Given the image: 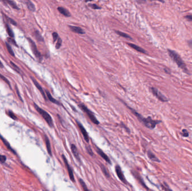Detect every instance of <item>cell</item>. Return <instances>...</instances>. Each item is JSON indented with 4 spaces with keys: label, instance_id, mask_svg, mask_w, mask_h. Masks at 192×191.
I'll list each match as a JSON object with an SVG mask.
<instances>
[{
    "label": "cell",
    "instance_id": "obj_1",
    "mask_svg": "<svg viewBox=\"0 0 192 191\" xmlns=\"http://www.w3.org/2000/svg\"><path fill=\"white\" fill-rule=\"evenodd\" d=\"M131 110L133 113L135 114V116L138 118L139 121L143 124L146 127L148 128L149 129H154L155 127L157 125H158V123L161 122V121H156V120H153L152 119L151 117L148 118H144L142 115H140V114H139L138 112H137L136 111L133 110V109L130 108Z\"/></svg>",
    "mask_w": 192,
    "mask_h": 191
},
{
    "label": "cell",
    "instance_id": "obj_2",
    "mask_svg": "<svg viewBox=\"0 0 192 191\" xmlns=\"http://www.w3.org/2000/svg\"><path fill=\"white\" fill-rule=\"evenodd\" d=\"M167 51L168 53H169L170 57L176 63V65H178L179 68L182 69L184 72L188 74V70L187 67H186V65L185 64V63H184V62L183 61L182 58H181L180 55H179L178 53L174 51V50H168Z\"/></svg>",
    "mask_w": 192,
    "mask_h": 191
},
{
    "label": "cell",
    "instance_id": "obj_3",
    "mask_svg": "<svg viewBox=\"0 0 192 191\" xmlns=\"http://www.w3.org/2000/svg\"><path fill=\"white\" fill-rule=\"evenodd\" d=\"M34 108H36L37 111V112L42 116V117L45 119L46 122L48 123L49 126L51 127H54L53 120L52 119V117H51L50 114H49L46 111H45V110L42 109L41 108H40V107L38 106V105H37L36 103H34Z\"/></svg>",
    "mask_w": 192,
    "mask_h": 191
},
{
    "label": "cell",
    "instance_id": "obj_4",
    "mask_svg": "<svg viewBox=\"0 0 192 191\" xmlns=\"http://www.w3.org/2000/svg\"><path fill=\"white\" fill-rule=\"evenodd\" d=\"M79 107H80V108L82 110H83L84 112L87 114L88 117H89L91 121H92L94 124L97 125H99V121L97 119V118L94 116V114H93L92 112H91L84 104H79Z\"/></svg>",
    "mask_w": 192,
    "mask_h": 191
},
{
    "label": "cell",
    "instance_id": "obj_5",
    "mask_svg": "<svg viewBox=\"0 0 192 191\" xmlns=\"http://www.w3.org/2000/svg\"><path fill=\"white\" fill-rule=\"evenodd\" d=\"M27 39L28 40L29 44H30V45L31 49H32V52L34 53V56H35L37 58L39 59L40 61H41L42 60V56L41 53L38 51V49H37V48L36 43H34V42L33 41L32 39H30V38H27Z\"/></svg>",
    "mask_w": 192,
    "mask_h": 191
},
{
    "label": "cell",
    "instance_id": "obj_6",
    "mask_svg": "<svg viewBox=\"0 0 192 191\" xmlns=\"http://www.w3.org/2000/svg\"><path fill=\"white\" fill-rule=\"evenodd\" d=\"M151 90L153 95H154L155 96H156V98H158L160 101H162V102H167L168 101L167 98H166L165 96H164L160 91H159L156 88H151Z\"/></svg>",
    "mask_w": 192,
    "mask_h": 191
},
{
    "label": "cell",
    "instance_id": "obj_7",
    "mask_svg": "<svg viewBox=\"0 0 192 191\" xmlns=\"http://www.w3.org/2000/svg\"><path fill=\"white\" fill-rule=\"evenodd\" d=\"M62 158H63V159L64 160V163H65V166H66V167L67 170V171H68L69 175V177H70V180L73 182H75L74 176V174H73L72 168H71L70 165L69 164L68 161H67L66 158V157L64 155H62Z\"/></svg>",
    "mask_w": 192,
    "mask_h": 191
},
{
    "label": "cell",
    "instance_id": "obj_8",
    "mask_svg": "<svg viewBox=\"0 0 192 191\" xmlns=\"http://www.w3.org/2000/svg\"><path fill=\"white\" fill-rule=\"evenodd\" d=\"M76 123H77V125H78V126L79 128V130L80 131H81L82 134H83V137H84V139L85 140V141L87 142H89V136H88V133L87 132V131L85 129L83 125H82L81 123H80L79 122H78V121H76Z\"/></svg>",
    "mask_w": 192,
    "mask_h": 191
},
{
    "label": "cell",
    "instance_id": "obj_9",
    "mask_svg": "<svg viewBox=\"0 0 192 191\" xmlns=\"http://www.w3.org/2000/svg\"><path fill=\"white\" fill-rule=\"evenodd\" d=\"M115 171H116L117 175H118L120 181L124 183L127 184V181H126L125 176H124L123 173L122 172L121 167H120L119 165H117L116 166H115Z\"/></svg>",
    "mask_w": 192,
    "mask_h": 191
},
{
    "label": "cell",
    "instance_id": "obj_10",
    "mask_svg": "<svg viewBox=\"0 0 192 191\" xmlns=\"http://www.w3.org/2000/svg\"><path fill=\"white\" fill-rule=\"evenodd\" d=\"M31 79H32L33 82V83H34V85H35V86L37 87V88L38 89V90L40 92H41L42 95V96H43L44 99H45L46 100H47L48 99H47V95H46V92H45V91L43 90V89H42V86L39 85V83H38V82L36 80L34 79V78H33V77H31Z\"/></svg>",
    "mask_w": 192,
    "mask_h": 191
},
{
    "label": "cell",
    "instance_id": "obj_11",
    "mask_svg": "<svg viewBox=\"0 0 192 191\" xmlns=\"http://www.w3.org/2000/svg\"><path fill=\"white\" fill-rule=\"evenodd\" d=\"M96 149L97 152V153L100 155V156H101V157L103 158V159L105 160L106 161L107 163H109V164L111 163L110 158L108 157V156L106 154L105 152H104L103 151L101 150V149H100L99 147H98L97 146L96 147Z\"/></svg>",
    "mask_w": 192,
    "mask_h": 191
},
{
    "label": "cell",
    "instance_id": "obj_12",
    "mask_svg": "<svg viewBox=\"0 0 192 191\" xmlns=\"http://www.w3.org/2000/svg\"><path fill=\"white\" fill-rule=\"evenodd\" d=\"M1 1L4 3L5 5H9L12 8L16 9V10H19V7L13 0H1Z\"/></svg>",
    "mask_w": 192,
    "mask_h": 191
},
{
    "label": "cell",
    "instance_id": "obj_13",
    "mask_svg": "<svg viewBox=\"0 0 192 191\" xmlns=\"http://www.w3.org/2000/svg\"><path fill=\"white\" fill-rule=\"evenodd\" d=\"M71 151H72V152L73 155H74V157L76 158V159L78 161H79L80 163V159L79 157V154L78 149L76 148V147L75 146V145L74 144H71Z\"/></svg>",
    "mask_w": 192,
    "mask_h": 191
},
{
    "label": "cell",
    "instance_id": "obj_14",
    "mask_svg": "<svg viewBox=\"0 0 192 191\" xmlns=\"http://www.w3.org/2000/svg\"><path fill=\"white\" fill-rule=\"evenodd\" d=\"M69 27L70 28V29L72 32L75 33H78L79 34H85L84 31L83 29H82L81 28H80V27L75 26H71V25L69 26Z\"/></svg>",
    "mask_w": 192,
    "mask_h": 191
},
{
    "label": "cell",
    "instance_id": "obj_15",
    "mask_svg": "<svg viewBox=\"0 0 192 191\" xmlns=\"http://www.w3.org/2000/svg\"><path fill=\"white\" fill-rule=\"evenodd\" d=\"M24 3L26 5L27 8L31 11L34 12L36 11V7L34 6V5L31 2L30 0H23Z\"/></svg>",
    "mask_w": 192,
    "mask_h": 191
},
{
    "label": "cell",
    "instance_id": "obj_16",
    "mask_svg": "<svg viewBox=\"0 0 192 191\" xmlns=\"http://www.w3.org/2000/svg\"><path fill=\"white\" fill-rule=\"evenodd\" d=\"M128 44L129 45L130 47H131L132 48L134 49L135 50H136L137 51L140 52V53H144V54L147 53V52L146 51V50H144V49H143L142 48H141V47L138 46V45L134 44H132V43H128Z\"/></svg>",
    "mask_w": 192,
    "mask_h": 191
},
{
    "label": "cell",
    "instance_id": "obj_17",
    "mask_svg": "<svg viewBox=\"0 0 192 191\" xmlns=\"http://www.w3.org/2000/svg\"><path fill=\"white\" fill-rule=\"evenodd\" d=\"M57 10L61 14H63L64 16H66V17H70L71 16L70 12L67 10L66 8H63V7H58L57 8Z\"/></svg>",
    "mask_w": 192,
    "mask_h": 191
},
{
    "label": "cell",
    "instance_id": "obj_18",
    "mask_svg": "<svg viewBox=\"0 0 192 191\" xmlns=\"http://www.w3.org/2000/svg\"><path fill=\"white\" fill-rule=\"evenodd\" d=\"M45 143H46V145L47 152H48V154L50 155L51 156H52V151H51V143L50 140H49L48 138L47 137V136L46 135H45Z\"/></svg>",
    "mask_w": 192,
    "mask_h": 191
},
{
    "label": "cell",
    "instance_id": "obj_19",
    "mask_svg": "<svg viewBox=\"0 0 192 191\" xmlns=\"http://www.w3.org/2000/svg\"><path fill=\"white\" fill-rule=\"evenodd\" d=\"M46 95H47V99H48L50 101H51V102L54 103V104H57V105H60V103L59 102V101H57V100H56L55 99H54V98L52 97V96L51 95V94L50 93V92H49L48 91L46 90Z\"/></svg>",
    "mask_w": 192,
    "mask_h": 191
},
{
    "label": "cell",
    "instance_id": "obj_20",
    "mask_svg": "<svg viewBox=\"0 0 192 191\" xmlns=\"http://www.w3.org/2000/svg\"><path fill=\"white\" fill-rule=\"evenodd\" d=\"M0 139H1V140L2 141H3V143H4V145H5V146H6V147L7 149H9V150H10L11 151L12 153H14V154H16V152L15 151L13 150V149H12V148H11V146H10V143H9L8 142H7L6 140H5L4 138H3L1 134H0Z\"/></svg>",
    "mask_w": 192,
    "mask_h": 191
},
{
    "label": "cell",
    "instance_id": "obj_21",
    "mask_svg": "<svg viewBox=\"0 0 192 191\" xmlns=\"http://www.w3.org/2000/svg\"><path fill=\"white\" fill-rule=\"evenodd\" d=\"M147 155L148 158H149L151 160L156 161V162H160V160L157 158L156 156L154 154H153L151 151H148L147 152Z\"/></svg>",
    "mask_w": 192,
    "mask_h": 191
},
{
    "label": "cell",
    "instance_id": "obj_22",
    "mask_svg": "<svg viewBox=\"0 0 192 191\" xmlns=\"http://www.w3.org/2000/svg\"><path fill=\"white\" fill-rule=\"evenodd\" d=\"M5 27H6V32L7 33V34H8V35L10 36L11 38H14V34L13 31H12L11 29V28L9 25V24H7V23H5Z\"/></svg>",
    "mask_w": 192,
    "mask_h": 191
},
{
    "label": "cell",
    "instance_id": "obj_23",
    "mask_svg": "<svg viewBox=\"0 0 192 191\" xmlns=\"http://www.w3.org/2000/svg\"><path fill=\"white\" fill-rule=\"evenodd\" d=\"M34 36L36 38V39L39 42H43L44 39L43 37H42L41 34L39 33V32L38 30H35L34 32Z\"/></svg>",
    "mask_w": 192,
    "mask_h": 191
},
{
    "label": "cell",
    "instance_id": "obj_24",
    "mask_svg": "<svg viewBox=\"0 0 192 191\" xmlns=\"http://www.w3.org/2000/svg\"><path fill=\"white\" fill-rule=\"evenodd\" d=\"M116 34H118L119 35L121 36V37H122L127 38V39H131V40L133 39L132 38L130 37V36L129 35L125 33L121 32H120V31H116Z\"/></svg>",
    "mask_w": 192,
    "mask_h": 191
},
{
    "label": "cell",
    "instance_id": "obj_25",
    "mask_svg": "<svg viewBox=\"0 0 192 191\" xmlns=\"http://www.w3.org/2000/svg\"><path fill=\"white\" fill-rule=\"evenodd\" d=\"M5 44H6V46L7 50H8V52H9V53H10L12 56H13V57H15L14 52L13 51V50H12L11 47L10 46V45L7 42L5 43Z\"/></svg>",
    "mask_w": 192,
    "mask_h": 191
},
{
    "label": "cell",
    "instance_id": "obj_26",
    "mask_svg": "<svg viewBox=\"0 0 192 191\" xmlns=\"http://www.w3.org/2000/svg\"><path fill=\"white\" fill-rule=\"evenodd\" d=\"M79 181L80 184H81L82 187V188H83V190H84V191H89L88 188H87V185L85 184V182H84V181L83 179H80H80H79Z\"/></svg>",
    "mask_w": 192,
    "mask_h": 191
},
{
    "label": "cell",
    "instance_id": "obj_27",
    "mask_svg": "<svg viewBox=\"0 0 192 191\" xmlns=\"http://www.w3.org/2000/svg\"><path fill=\"white\" fill-rule=\"evenodd\" d=\"M101 168L102 171V172H103V174H105V175L106 176L107 178H109L110 177V175H109V173H108V172H107L106 168H105V166H104V165L101 164Z\"/></svg>",
    "mask_w": 192,
    "mask_h": 191
},
{
    "label": "cell",
    "instance_id": "obj_28",
    "mask_svg": "<svg viewBox=\"0 0 192 191\" xmlns=\"http://www.w3.org/2000/svg\"><path fill=\"white\" fill-rule=\"evenodd\" d=\"M10 63H11V66H12V67H13L14 70L16 72H17L18 73H19V74H21L20 69V68H19V67H18L14 63H13V62H11V61L10 62Z\"/></svg>",
    "mask_w": 192,
    "mask_h": 191
},
{
    "label": "cell",
    "instance_id": "obj_29",
    "mask_svg": "<svg viewBox=\"0 0 192 191\" xmlns=\"http://www.w3.org/2000/svg\"><path fill=\"white\" fill-rule=\"evenodd\" d=\"M57 43H56V48L58 50V49H59L60 47L61 46V44H62V39L61 38L58 37V38L57 40Z\"/></svg>",
    "mask_w": 192,
    "mask_h": 191
},
{
    "label": "cell",
    "instance_id": "obj_30",
    "mask_svg": "<svg viewBox=\"0 0 192 191\" xmlns=\"http://www.w3.org/2000/svg\"><path fill=\"white\" fill-rule=\"evenodd\" d=\"M5 15V17H6V19L7 20V21H8L10 23V24H11L15 25V26H16V25H17V24H16V23L15 22V21H14L13 19H11L10 17H8V16H7L6 15Z\"/></svg>",
    "mask_w": 192,
    "mask_h": 191
},
{
    "label": "cell",
    "instance_id": "obj_31",
    "mask_svg": "<svg viewBox=\"0 0 192 191\" xmlns=\"http://www.w3.org/2000/svg\"><path fill=\"white\" fill-rule=\"evenodd\" d=\"M0 78H1V79H2V80H3V81H4L5 83H6L7 85H9V86H10V87L11 88V85H10V81H9L8 80H7L6 77H5V76H3V75H2L0 74Z\"/></svg>",
    "mask_w": 192,
    "mask_h": 191
},
{
    "label": "cell",
    "instance_id": "obj_32",
    "mask_svg": "<svg viewBox=\"0 0 192 191\" xmlns=\"http://www.w3.org/2000/svg\"><path fill=\"white\" fill-rule=\"evenodd\" d=\"M7 41H8V42H9V43H11L12 44L14 45L15 46L18 47V45L17 44H16L15 41V40L12 38L10 37V38H8V39H7Z\"/></svg>",
    "mask_w": 192,
    "mask_h": 191
},
{
    "label": "cell",
    "instance_id": "obj_33",
    "mask_svg": "<svg viewBox=\"0 0 192 191\" xmlns=\"http://www.w3.org/2000/svg\"><path fill=\"white\" fill-rule=\"evenodd\" d=\"M8 115H9V117H10V118H11L12 119H13L14 120L17 119V117H16V116L15 115V114L12 112H11V111H9L8 112Z\"/></svg>",
    "mask_w": 192,
    "mask_h": 191
},
{
    "label": "cell",
    "instance_id": "obj_34",
    "mask_svg": "<svg viewBox=\"0 0 192 191\" xmlns=\"http://www.w3.org/2000/svg\"><path fill=\"white\" fill-rule=\"evenodd\" d=\"M52 37L53 39H54V42H55L56 41H57V39L58 38V35L56 32H54L52 33Z\"/></svg>",
    "mask_w": 192,
    "mask_h": 191
},
{
    "label": "cell",
    "instance_id": "obj_35",
    "mask_svg": "<svg viewBox=\"0 0 192 191\" xmlns=\"http://www.w3.org/2000/svg\"><path fill=\"white\" fill-rule=\"evenodd\" d=\"M6 160V157L5 155H0V162L2 163H5Z\"/></svg>",
    "mask_w": 192,
    "mask_h": 191
},
{
    "label": "cell",
    "instance_id": "obj_36",
    "mask_svg": "<svg viewBox=\"0 0 192 191\" xmlns=\"http://www.w3.org/2000/svg\"><path fill=\"white\" fill-rule=\"evenodd\" d=\"M182 134L183 136H184V137H188L189 136V133H188V131L186 130H185V129H184V130H183L182 131Z\"/></svg>",
    "mask_w": 192,
    "mask_h": 191
},
{
    "label": "cell",
    "instance_id": "obj_37",
    "mask_svg": "<svg viewBox=\"0 0 192 191\" xmlns=\"http://www.w3.org/2000/svg\"><path fill=\"white\" fill-rule=\"evenodd\" d=\"M89 6L91 7L92 8L94 9V10H97V9H101V8L99 7L98 5H97L96 4H92V5H89Z\"/></svg>",
    "mask_w": 192,
    "mask_h": 191
},
{
    "label": "cell",
    "instance_id": "obj_38",
    "mask_svg": "<svg viewBox=\"0 0 192 191\" xmlns=\"http://www.w3.org/2000/svg\"><path fill=\"white\" fill-rule=\"evenodd\" d=\"M87 152H88V154L90 155L91 156H93V152L92 149H91V148L90 147H89V146L87 147Z\"/></svg>",
    "mask_w": 192,
    "mask_h": 191
},
{
    "label": "cell",
    "instance_id": "obj_39",
    "mask_svg": "<svg viewBox=\"0 0 192 191\" xmlns=\"http://www.w3.org/2000/svg\"><path fill=\"white\" fill-rule=\"evenodd\" d=\"M185 18L188 21H192V15H186V16H185Z\"/></svg>",
    "mask_w": 192,
    "mask_h": 191
},
{
    "label": "cell",
    "instance_id": "obj_40",
    "mask_svg": "<svg viewBox=\"0 0 192 191\" xmlns=\"http://www.w3.org/2000/svg\"><path fill=\"white\" fill-rule=\"evenodd\" d=\"M135 1L139 3H144L146 2L147 0H135Z\"/></svg>",
    "mask_w": 192,
    "mask_h": 191
},
{
    "label": "cell",
    "instance_id": "obj_41",
    "mask_svg": "<svg viewBox=\"0 0 192 191\" xmlns=\"http://www.w3.org/2000/svg\"><path fill=\"white\" fill-rule=\"evenodd\" d=\"M188 44L190 48L192 50V40H190V41H188Z\"/></svg>",
    "mask_w": 192,
    "mask_h": 191
},
{
    "label": "cell",
    "instance_id": "obj_42",
    "mask_svg": "<svg viewBox=\"0 0 192 191\" xmlns=\"http://www.w3.org/2000/svg\"><path fill=\"white\" fill-rule=\"evenodd\" d=\"M16 91H17V94H18V96H19V98H20V99L22 101V100H22V99L21 98V96H20V95L19 91V90H18V89H17V87H16Z\"/></svg>",
    "mask_w": 192,
    "mask_h": 191
},
{
    "label": "cell",
    "instance_id": "obj_43",
    "mask_svg": "<svg viewBox=\"0 0 192 191\" xmlns=\"http://www.w3.org/2000/svg\"><path fill=\"white\" fill-rule=\"evenodd\" d=\"M151 1H160V2H162V3L165 2L164 0H151Z\"/></svg>",
    "mask_w": 192,
    "mask_h": 191
},
{
    "label": "cell",
    "instance_id": "obj_44",
    "mask_svg": "<svg viewBox=\"0 0 192 191\" xmlns=\"http://www.w3.org/2000/svg\"><path fill=\"white\" fill-rule=\"evenodd\" d=\"M0 67H1V68H3V65L2 64V63L1 62V61H0Z\"/></svg>",
    "mask_w": 192,
    "mask_h": 191
},
{
    "label": "cell",
    "instance_id": "obj_45",
    "mask_svg": "<svg viewBox=\"0 0 192 191\" xmlns=\"http://www.w3.org/2000/svg\"><path fill=\"white\" fill-rule=\"evenodd\" d=\"M93 0H85V2H89V1H92Z\"/></svg>",
    "mask_w": 192,
    "mask_h": 191
}]
</instances>
